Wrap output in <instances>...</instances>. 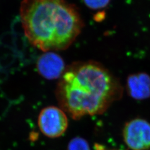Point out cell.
Wrapping results in <instances>:
<instances>
[{
    "label": "cell",
    "instance_id": "cell-1",
    "mask_svg": "<svg viewBox=\"0 0 150 150\" xmlns=\"http://www.w3.org/2000/svg\"><path fill=\"white\" fill-rule=\"evenodd\" d=\"M122 93L118 79L94 61L76 62L66 67L56 89L59 107L75 120L101 115Z\"/></svg>",
    "mask_w": 150,
    "mask_h": 150
},
{
    "label": "cell",
    "instance_id": "cell-2",
    "mask_svg": "<svg viewBox=\"0 0 150 150\" xmlns=\"http://www.w3.org/2000/svg\"><path fill=\"white\" fill-rule=\"evenodd\" d=\"M20 11L26 37L44 52L69 47L84 26L78 8L67 0H22Z\"/></svg>",
    "mask_w": 150,
    "mask_h": 150
},
{
    "label": "cell",
    "instance_id": "cell-3",
    "mask_svg": "<svg viewBox=\"0 0 150 150\" xmlns=\"http://www.w3.org/2000/svg\"><path fill=\"white\" fill-rule=\"evenodd\" d=\"M38 125L41 132L49 138H57L67 130L69 121L66 113L60 107H45L38 117Z\"/></svg>",
    "mask_w": 150,
    "mask_h": 150
},
{
    "label": "cell",
    "instance_id": "cell-4",
    "mask_svg": "<svg viewBox=\"0 0 150 150\" xmlns=\"http://www.w3.org/2000/svg\"><path fill=\"white\" fill-rule=\"evenodd\" d=\"M123 141L131 150H150V123L145 119L134 118L125 123Z\"/></svg>",
    "mask_w": 150,
    "mask_h": 150
},
{
    "label": "cell",
    "instance_id": "cell-5",
    "mask_svg": "<svg viewBox=\"0 0 150 150\" xmlns=\"http://www.w3.org/2000/svg\"><path fill=\"white\" fill-rule=\"evenodd\" d=\"M36 67L38 74L48 80L59 79L66 68L63 59L54 51L45 52L40 56Z\"/></svg>",
    "mask_w": 150,
    "mask_h": 150
},
{
    "label": "cell",
    "instance_id": "cell-6",
    "mask_svg": "<svg viewBox=\"0 0 150 150\" xmlns=\"http://www.w3.org/2000/svg\"><path fill=\"white\" fill-rule=\"evenodd\" d=\"M126 90L129 96L136 100L150 98V75L145 72L129 75L126 81Z\"/></svg>",
    "mask_w": 150,
    "mask_h": 150
},
{
    "label": "cell",
    "instance_id": "cell-7",
    "mask_svg": "<svg viewBox=\"0 0 150 150\" xmlns=\"http://www.w3.org/2000/svg\"><path fill=\"white\" fill-rule=\"evenodd\" d=\"M67 150H90V147L87 140L82 137H76L70 140Z\"/></svg>",
    "mask_w": 150,
    "mask_h": 150
},
{
    "label": "cell",
    "instance_id": "cell-8",
    "mask_svg": "<svg viewBox=\"0 0 150 150\" xmlns=\"http://www.w3.org/2000/svg\"><path fill=\"white\" fill-rule=\"evenodd\" d=\"M85 5L93 10H101L106 7L111 0H82Z\"/></svg>",
    "mask_w": 150,
    "mask_h": 150
},
{
    "label": "cell",
    "instance_id": "cell-9",
    "mask_svg": "<svg viewBox=\"0 0 150 150\" xmlns=\"http://www.w3.org/2000/svg\"><path fill=\"white\" fill-rule=\"evenodd\" d=\"M95 150H112V149H107L105 148L103 146L98 144H96L95 145Z\"/></svg>",
    "mask_w": 150,
    "mask_h": 150
}]
</instances>
